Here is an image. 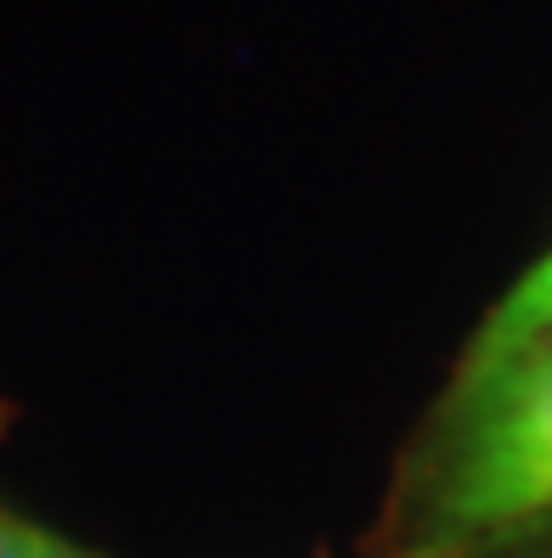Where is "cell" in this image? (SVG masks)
Returning a JSON list of instances; mask_svg holds the SVG:
<instances>
[{"label":"cell","instance_id":"6da1fadb","mask_svg":"<svg viewBox=\"0 0 552 558\" xmlns=\"http://www.w3.org/2000/svg\"><path fill=\"white\" fill-rule=\"evenodd\" d=\"M552 513V327L502 355L463 361L417 485V531L401 547L445 553Z\"/></svg>","mask_w":552,"mask_h":558},{"label":"cell","instance_id":"7a4b0ae2","mask_svg":"<svg viewBox=\"0 0 552 558\" xmlns=\"http://www.w3.org/2000/svg\"><path fill=\"white\" fill-rule=\"evenodd\" d=\"M412 558H552V519H530L496 536H479V542L445 547V553H412Z\"/></svg>","mask_w":552,"mask_h":558},{"label":"cell","instance_id":"3957f363","mask_svg":"<svg viewBox=\"0 0 552 558\" xmlns=\"http://www.w3.org/2000/svg\"><path fill=\"white\" fill-rule=\"evenodd\" d=\"M0 558H96V553L51 536L46 524H28V519L0 508Z\"/></svg>","mask_w":552,"mask_h":558},{"label":"cell","instance_id":"277c9868","mask_svg":"<svg viewBox=\"0 0 552 558\" xmlns=\"http://www.w3.org/2000/svg\"><path fill=\"white\" fill-rule=\"evenodd\" d=\"M0 429H7V407H0Z\"/></svg>","mask_w":552,"mask_h":558}]
</instances>
